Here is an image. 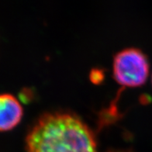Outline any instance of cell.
Segmentation results:
<instances>
[{
  "label": "cell",
  "instance_id": "obj_1",
  "mask_svg": "<svg viewBox=\"0 0 152 152\" xmlns=\"http://www.w3.org/2000/svg\"><path fill=\"white\" fill-rule=\"evenodd\" d=\"M26 152H98L95 135L75 114L45 113L26 137Z\"/></svg>",
  "mask_w": 152,
  "mask_h": 152
},
{
  "label": "cell",
  "instance_id": "obj_2",
  "mask_svg": "<svg viewBox=\"0 0 152 152\" xmlns=\"http://www.w3.org/2000/svg\"><path fill=\"white\" fill-rule=\"evenodd\" d=\"M113 76L124 87H139L146 82L149 74V62L144 53L137 48H126L114 56Z\"/></svg>",
  "mask_w": 152,
  "mask_h": 152
},
{
  "label": "cell",
  "instance_id": "obj_3",
  "mask_svg": "<svg viewBox=\"0 0 152 152\" xmlns=\"http://www.w3.org/2000/svg\"><path fill=\"white\" fill-rule=\"evenodd\" d=\"M23 115L22 106L14 96L0 95V132L14 128L21 121Z\"/></svg>",
  "mask_w": 152,
  "mask_h": 152
},
{
  "label": "cell",
  "instance_id": "obj_4",
  "mask_svg": "<svg viewBox=\"0 0 152 152\" xmlns=\"http://www.w3.org/2000/svg\"><path fill=\"white\" fill-rule=\"evenodd\" d=\"M110 152H130V151H110Z\"/></svg>",
  "mask_w": 152,
  "mask_h": 152
}]
</instances>
